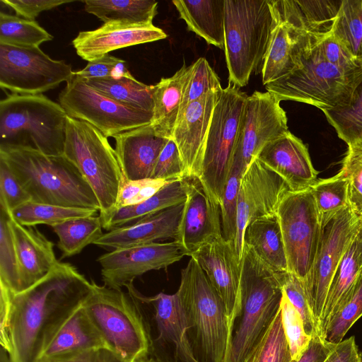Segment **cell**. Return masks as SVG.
Returning a JSON list of instances; mask_svg holds the SVG:
<instances>
[{"label": "cell", "mask_w": 362, "mask_h": 362, "mask_svg": "<svg viewBox=\"0 0 362 362\" xmlns=\"http://www.w3.org/2000/svg\"><path fill=\"white\" fill-rule=\"evenodd\" d=\"M92 287L74 266L58 261L35 284L11 292V361L37 362L55 329L82 305Z\"/></svg>", "instance_id": "1"}, {"label": "cell", "mask_w": 362, "mask_h": 362, "mask_svg": "<svg viewBox=\"0 0 362 362\" xmlns=\"http://www.w3.org/2000/svg\"><path fill=\"white\" fill-rule=\"evenodd\" d=\"M34 202L100 210L98 200L78 168L64 155L47 156L30 148L0 151Z\"/></svg>", "instance_id": "2"}, {"label": "cell", "mask_w": 362, "mask_h": 362, "mask_svg": "<svg viewBox=\"0 0 362 362\" xmlns=\"http://www.w3.org/2000/svg\"><path fill=\"white\" fill-rule=\"evenodd\" d=\"M67 114L43 94H11L0 102V151L30 148L64 154Z\"/></svg>", "instance_id": "3"}, {"label": "cell", "mask_w": 362, "mask_h": 362, "mask_svg": "<svg viewBox=\"0 0 362 362\" xmlns=\"http://www.w3.org/2000/svg\"><path fill=\"white\" fill-rule=\"evenodd\" d=\"M275 23L269 0H225L224 51L229 84L245 86L262 66Z\"/></svg>", "instance_id": "4"}, {"label": "cell", "mask_w": 362, "mask_h": 362, "mask_svg": "<svg viewBox=\"0 0 362 362\" xmlns=\"http://www.w3.org/2000/svg\"><path fill=\"white\" fill-rule=\"evenodd\" d=\"M284 273L274 272L244 245L240 262V320L226 362H242L269 325L283 294Z\"/></svg>", "instance_id": "5"}, {"label": "cell", "mask_w": 362, "mask_h": 362, "mask_svg": "<svg viewBox=\"0 0 362 362\" xmlns=\"http://www.w3.org/2000/svg\"><path fill=\"white\" fill-rule=\"evenodd\" d=\"M176 293L202 362H226L233 333L228 326L225 305L205 272L192 257L182 269Z\"/></svg>", "instance_id": "6"}, {"label": "cell", "mask_w": 362, "mask_h": 362, "mask_svg": "<svg viewBox=\"0 0 362 362\" xmlns=\"http://www.w3.org/2000/svg\"><path fill=\"white\" fill-rule=\"evenodd\" d=\"M93 189L104 227L117 210L124 180L115 149L90 124L67 116L64 154Z\"/></svg>", "instance_id": "7"}, {"label": "cell", "mask_w": 362, "mask_h": 362, "mask_svg": "<svg viewBox=\"0 0 362 362\" xmlns=\"http://www.w3.org/2000/svg\"><path fill=\"white\" fill-rule=\"evenodd\" d=\"M82 307L108 349L126 362L148 357L151 344L144 320L130 295L92 281Z\"/></svg>", "instance_id": "8"}, {"label": "cell", "mask_w": 362, "mask_h": 362, "mask_svg": "<svg viewBox=\"0 0 362 362\" xmlns=\"http://www.w3.org/2000/svg\"><path fill=\"white\" fill-rule=\"evenodd\" d=\"M303 66L286 78L266 84L280 102L293 100L322 112L341 106L362 81V69L346 70L327 62L316 46L303 61Z\"/></svg>", "instance_id": "9"}, {"label": "cell", "mask_w": 362, "mask_h": 362, "mask_svg": "<svg viewBox=\"0 0 362 362\" xmlns=\"http://www.w3.org/2000/svg\"><path fill=\"white\" fill-rule=\"evenodd\" d=\"M247 95L228 84L219 94L211 117L199 178L219 205L233 165L240 121Z\"/></svg>", "instance_id": "10"}, {"label": "cell", "mask_w": 362, "mask_h": 362, "mask_svg": "<svg viewBox=\"0 0 362 362\" xmlns=\"http://www.w3.org/2000/svg\"><path fill=\"white\" fill-rule=\"evenodd\" d=\"M59 95L70 117L86 122L106 137L151 124L153 113L116 101L88 86L74 72Z\"/></svg>", "instance_id": "11"}, {"label": "cell", "mask_w": 362, "mask_h": 362, "mask_svg": "<svg viewBox=\"0 0 362 362\" xmlns=\"http://www.w3.org/2000/svg\"><path fill=\"white\" fill-rule=\"evenodd\" d=\"M286 256L288 272L303 283L317 252L322 229L310 188L288 191L277 210Z\"/></svg>", "instance_id": "12"}, {"label": "cell", "mask_w": 362, "mask_h": 362, "mask_svg": "<svg viewBox=\"0 0 362 362\" xmlns=\"http://www.w3.org/2000/svg\"><path fill=\"white\" fill-rule=\"evenodd\" d=\"M361 227L362 221L348 206L322 230L313 264L302 283L317 332L332 279L344 253Z\"/></svg>", "instance_id": "13"}, {"label": "cell", "mask_w": 362, "mask_h": 362, "mask_svg": "<svg viewBox=\"0 0 362 362\" xmlns=\"http://www.w3.org/2000/svg\"><path fill=\"white\" fill-rule=\"evenodd\" d=\"M73 74L71 64L52 59L40 47L0 45V86L13 94H42Z\"/></svg>", "instance_id": "14"}, {"label": "cell", "mask_w": 362, "mask_h": 362, "mask_svg": "<svg viewBox=\"0 0 362 362\" xmlns=\"http://www.w3.org/2000/svg\"><path fill=\"white\" fill-rule=\"evenodd\" d=\"M287 132V117L280 101L267 91H255L245 103L233 162L245 173L268 143Z\"/></svg>", "instance_id": "15"}, {"label": "cell", "mask_w": 362, "mask_h": 362, "mask_svg": "<svg viewBox=\"0 0 362 362\" xmlns=\"http://www.w3.org/2000/svg\"><path fill=\"white\" fill-rule=\"evenodd\" d=\"M291 191L285 181L257 158L243 175L238 199L237 233L235 251L240 264L244 233L252 221L276 214L284 196Z\"/></svg>", "instance_id": "16"}, {"label": "cell", "mask_w": 362, "mask_h": 362, "mask_svg": "<svg viewBox=\"0 0 362 362\" xmlns=\"http://www.w3.org/2000/svg\"><path fill=\"white\" fill-rule=\"evenodd\" d=\"M185 255L175 240L153 242L114 249L99 256L97 262L101 267L104 285L122 289L144 274L165 269Z\"/></svg>", "instance_id": "17"}, {"label": "cell", "mask_w": 362, "mask_h": 362, "mask_svg": "<svg viewBox=\"0 0 362 362\" xmlns=\"http://www.w3.org/2000/svg\"><path fill=\"white\" fill-rule=\"evenodd\" d=\"M125 287L152 308V322H144L146 328L153 326L157 332L151 341L149 354H156L163 345L172 344L176 362H201L190 342L188 321L177 293L160 292L149 297L139 292L133 283Z\"/></svg>", "instance_id": "18"}, {"label": "cell", "mask_w": 362, "mask_h": 362, "mask_svg": "<svg viewBox=\"0 0 362 362\" xmlns=\"http://www.w3.org/2000/svg\"><path fill=\"white\" fill-rule=\"evenodd\" d=\"M184 180L187 197L175 241L185 255L191 257L203 245L223 236L221 209L199 178Z\"/></svg>", "instance_id": "19"}, {"label": "cell", "mask_w": 362, "mask_h": 362, "mask_svg": "<svg viewBox=\"0 0 362 362\" xmlns=\"http://www.w3.org/2000/svg\"><path fill=\"white\" fill-rule=\"evenodd\" d=\"M190 257L197 262L221 298L229 328L233 333L235 322L241 313L240 264L234 245L221 236L201 246Z\"/></svg>", "instance_id": "20"}, {"label": "cell", "mask_w": 362, "mask_h": 362, "mask_svg": "<svg viewBox=\"0 0 362 362\" xmlns=\"http://www.w3.org/2000/svg\"><path fill=\"white\" fill-rule=\"evenodd\" d=\"M221 90L210 91L190 103L175 124L171 139L178 149L186 177H200L206 137Z\"/></svg>", "instance_id": "21"}, {"label": "cell", "mask_w": 362, "mask_h": 362, "mask_svg": "<svg viewBox=\"0 0 362 362\" xmlns=\"http://www.w3.org/2000/svg\"><path fill=\"white\" fill-rule=\"evenodd\" d=\"M257 158L279 175L291 191L308 189L318 180L307 146L289 131L268 143Z\"/></svg>", "instance_id": "22"}, {"label": "cell", "mask_w": 362, "mask_h": 362, "mask_svg": "<svg viewBox=\"0 0 362 362\" xmlns=\"http://www.w3.org/2000/svg\"><path fill=\"white\" fill-rule=\"evenodd\" d=\"M166 37L167 34L153 24L110 22L93 30L79 32L72 40V45L81 58L90 62L116 49L163 40Z\"/></svg>", "instance_id": "23"}, {"label": "cell", "mask_w": 362, "mask_h": 362, "mask_svg": "<svg viewBox=\"0 0 362 362\" xmlns=\"http://www.w3.org/2000/svg\"><path fill=\"white\" fill-rule=\"evenodd\" d=\"M274 19L276 23L270 45L261 66L264 86L286 78L301 69L303 66V59L322 40L293 28L275 16Z\"/></svg>", "instance_id": "24"}, {"label": "cell", "mask_w": 362, "mask_h": 362, "mask_svg": "<svg viewBox=\"0 0 362 362\" xmlns=\"http://www.w3.org/2000/svg\"><path fill=\"white\" fill-rule=\"evenodd\" d=\"M114 138L115 151L124 178L151 179L158 158L168 139L157 136L151 124L124 132Z\"/></svg>", "instance_id": "25"}, {"label": "cell", "mask_w": 362, "mask_h": 362, "mask_svg": "<svg viewBox=\"0 0 362 362\" xmlns=\"http://www.w3.org/2000/svg\"><path fill=\"white\" fill-rule=\"evenodd\" d=\"M108 348L82 305L55 329L37 362H53L98 348Z\"/></svg>", "instance_id": "26"}, {"label": "cell", "mask_w": 362, "mask_h": 362, "mask_svg": "<svg viewBox=\"0 0 362 362\" xmlns=\"http://www.w3.org/2000/svg\"><path fill=\"white\" fill-rule=\"evenodd\" d=\"M184 203L146 216L129 225L103 233L95 243L103 247L120 248L177 238Z\"/></svg>", "instance_id": "27"}, {"label": "cell", "mask_w": 362, "mask_h": 362, "mask_svg": "<svg viewBox=\"0 0 362 362\" xmlns=\"http://www.w3.org/2000/svg\"><path fill=\"white\" fill-rule=\"evenodd\" d=\"M10 223L18 259L21 292L45 276L59 260L54 243L36 228L21 225L11 215Z\"/></svg>", "instance_id": "28"}, {"label": "cell", "mask_w": 362, "mask_h": 362, "mask_svg": "<svg viewBox=\"0 0 362 362\" xmlns=\"http://www.w3.org/2000/svg\"><path fill=\"white\" fill-rule=\"evenodd\" d=\"M274 16L320 40L331 34L341 1L273 0Z\"/></svg>", "instance_id": "29"}, {"label": "cell", "mask_w": 362, "mask_h": 362, "mask_svg": "<svg viewBox=\"0 0 362 362\" xmlns=\"http://www.w3.org/2000/svg\"><path fill=\"white\" fill-rule=\"evenodd\" d=\"M361 274L362 227L344 253L330 284L318 325V334L322 339L331 320L351 296Z\"/></svg>", "instance_id": "30"}, {"label": "cell", "mask_w": 362, "mask_h": 362, "mask_svg": "<svg viewBox=\"0 0 362 362\" xmlns=\"http://www.w3.org/2000/svg\"><path fill=\"white\" fill-rule=\"evenodd\" d=\"M192 64H185L169 78L154 85L153 119L151 125L158 136L171 139L182 100L184 87Z\"/></svg>", "instance_id": "31"}, {"label": "cell", "mask_w": 362, "mask_h": 362, "mask_svg": "<svg viewBox=\"0 0 362 362\" xmlns=\"http://www.w3.org/2000/svg\"><path fill=\"white\" fill-rule=\"evenodd\" d=\"M173 4L189 30L224 49L225 0H173Z\"/></svg>", "instance_id": "32"}, {"label": "cell", "mask_w": 362, "mask_h": 362, "mask_svg": "<svg viewBox=\"0 0 362 362\" xmlns=\"http://www.w3.org/2000/svg\"><path fill=\"white\" fill-rule=\"evenodd\" d=\"M244 245L274 272H288L281 230L276 214L257 218L249 223L244 233Z\"/></svg>", "instance_id": "33"}, {"label": "cell", "mask_w": 362, "mask_h": 362, "mask_svg": "<svg viewBox=\"0 0 362 362\" xmlns=\"http://www.w3.org/2000/svg\"><path fill=\"white\" fill-rule=\"evenodd\" d=\"M186 197L184 179L170 182L146 201L117 209L103 228L109 231L129 225L146 216L184 203Z\"/></svg>", "instance_id": "34"}, {"label": "cell", "mask_w": 362, "mask_h": 362, "mask_svg": "<svg viewBox=\"0 0 362 362\" xmlns=\"http://www.w3.org/2000/svg\"><path fill=\"white\" fill-rule=\"evenodd\" d=\"M83 2L85 11L103 23L150 25L157 14L158 2L154 0H86Z\"/></svg>", "instance_id": "35"}, {"label": "cell", "mask_w": 362, "mask_h": 362, "mask_svg": "<svg viewBox=\"0 0 362 362\" xmlns=\"http://www.w3.org/2000/svg\"><path fill=\"white\" fill-rule=\"evenodd\" d=\"M84 81L116 101L153 113L154 85H146L135 78L126 77L90 79Z\"/></svg>", "instance_id": "36"}, {"label": "cell", "mask_w": 362, "mask_h": 362, "mask_svg": "<svg viewBox=\"0 0 362 362\" xmlns=\"http://www.w3.org/2000/svg\"><path fill=\"white\" fill-rule=\"evenodd\" d=\"M52 228L59 238L57 247L62 253L60 259L79 254L103 234L100 216L74 218Z\"/></svg>", "instance_id": "37"}, {"label": "cell", "mask_w": 362, "mask_h": 362, "mask_svg": "<svg viewBox=\"0 0 362 362\" xmlns=\"http://www.w3.org/2000/svg\"><path fill=\"white\" fill-rule=\"evenodd\" d=\"M97 211L95 209L65 207L30 201L13 209L10 215L22 226L48 225L52 227L71 219L94 216Z\"/></svg>", "instance_id": "38"}, {"label": "cell", "mask_w": 362, "mask_h": 362, "mask_svg": "<svg viewBox=\"0 0 362 362\" xmlns=\"http://www.w3.org/2000/svg\"><path fill=\"white\" fill-rule=\"evenodd\" d=\"M348 185V180L339 171L333 177L318 180L310 187L322 230L340 211L349 206Z\"/></svg>", "instance_id": "39"}, {"label": "cell", "mask_w": 362, "mask_h": 362, "mask_svg": "<svg viewBox=\"0 0 362 362\" xmlns=\"http://www.w3.org/2000/svg\"><path fill=\"white\" fill-rule=\"evenodd\" d=\"M242 362H295L284 331L280 307Z\"/></svg>", "instance_id": "40"}, {"label": "cell", "mask_w": 362, "mask_h": 362, "mask_svg": "<svg viewBox=\"0 0 362 362\" xmlns=\"http://www.w3.org/2000/svg\"><path fill=\"white\" fill-rule=\"evenodd\" d=\"M331 33L354 57L362 59V0L341 1Z\"/></svg>", "instance_id": "41"}, {"label": "cell", "mask_w": 362, "mask_h": 362, "mask_svg": "<svg viewBox=\"0 0 362 362\" xmlns=\"http://www.w3.org/2000/svg\"><path fill=\"white\" fill-rule=\"evenodd\" d=\"M53 36L35 21L0 13V45L18 47H39Z\"/></svg>", "instance_id": "42"}, {"label": "cell", "mask_w": 362, "mask_h": 362, "mask_svg": "<svg viewBox=\"0 0 362 362\" xmlns=\"http://www.w3.org/2000/svg\"><path fill=\"white\" fill-rule=\"evenodd\" d=\"M323 112L338 137L347 145L362 139V81L346 103Z\"/></svg>", "instance_id": "43"}, {"label": "cell", "mask_w": 362, "mask_h": 362, "mask_svg": "<svg viewBox=\"0 0 362 362\" xmlns=\"http://www.w3.org/2000/svg\"><path fill=\"white\" fill-rule=\"evenodd\" d=\"M0 284L13 293L20 291L18 259L10 223L9 212H0Z\"/></svg>", "instance_id": "44"}, {"label": "cell", "mask_w": 362, "mask_h": 362, "mask_svg": "<svg viewBox=\"0 0 362 362\" xmlns=\"http://www.w3.org/2000/svg\"><path fill=\"white\" fill-rule=\"evenodd\" d=\"M192 65V72L184 87L178 118L190 103L210 91H219L223 89L218 75L205 58H199Z\"/></svg>", "instance_id": "45"}, {"label": "cell", "mask_w": 362, "mask_h": 362, "mask_svg": "<svg viewBox=\"0 0 362 362\" xmlns=\"http://www.w3.org/2000/svg\"><path fill=\"white\" fill-rule=\"evenodd\" d=\"M243 173L240 165L233 161L220 204L223 237L234 247L237 233L238 192Z\"/></svg>", "instance_id": "46"}, {"label": "cell", "mask_w": 362, "mask_h": 362, "mask_svg": "<svg viewBox=\"0 0 362 362\" xmlns=\"http://www.w3.org/2000/svg\"><path fill=\"white\" fill-rule=\"evenodd\" d=\"M339 170L348 180L349 204L362 221V139L349 144Z\"/></svg>", "instance_id": "47"}, {"label": "cell", "mask_w": 362, "mask_h": 362, "mask_svg": "<svg viewBox=\"0 0 362 362\" xmlns=\"http://www.w3.org/2000/svg\"><path fill=\"white\" fill-rule=\"evenodd\" d=\"M362 317V274L354 286L353 292L329 324L324 339L338 344L354 324Z\"/></svg>", "instance_id": "48"}, {"label": "cell", "mask_w": 362, "mask_h": 362, "mask_svg": "<svg viewBox=\"0 0 362 362\" xmlns=\"http://www.w3.org/2000/svg\"><path fill=\"white\" fill-rule=\"evenodd\" d=\"M281 321L292 359L297 361L308 349L312 337L304 327L303 321L283 291L280 303Z\"/></svg>", "instance_id": "49"}, {"label": "cell", "mask_w": 362, "mask_h": 362, "mask_svg": "<svg viewBox=\"0 0 362 362\" xmlns=\"http://www.w3.org/2000/svg\"><path fill=\"white\" fill-rule=\"evenodd\" d=\"M282 288L291 303L299 313L306 333L311 337L318 335L317 324L300 281L293 274L286 272Z\"/></svg>", "instance_id": "50"}, {"label": "cell", "mask_w": 362, "mask_h": 362, "mask_svg": "<svg viewBox=\"0 0 362 362\" xmlns=\"http://www.w3.org/2000/svg\"><path fill=\"white\" fill-rule=\"evenodd\" d=\"M75 74L83 80L105 78H134L128 70L124 60L110 54L88 62L83 69Z\"/></svg>", "instance_id": "51"}, {"label": "cell", "mask_w": 362, "mask_h": 362, "mask_svg": "<svg viewBox=\"0 0 362 362\" xmlns=\"http://www.w3.org/2000/svg\"><path fill=\"white\" fill-rule=\"evenodd\" d=\"M30 201V196L5 160L0 158V208L10 213Z\"/></svg>", "instance_id": "52"}, {"label": "cell", "mask_w": 362, "mask_h": 362, "mask_svg": "<svg viewBox=\"0 0 362 362\" xmlns=\"http://www.w3.org/2000/svg\"><path fill=\"white\" fill-rule=\"evenodd\" d=\"M185 177V168L177 146L170 139L158 158L151 179L172 182Z\"/></svg>", "instance_id": "53"}, {"label": "cell", "mask_w": 362, "mask_h": 362, "mask_svg": "<svg viewBox=\"0 0 362 362\" xmlns=\"http://www.w3.org/2000/svg\"><path fill=\"white\" fill-rule=\"evenodd\" d=\"M316 47L322 57L333 65L346 70L362 69V59L354 57L332 33L322 40Z\"/></svg>", "instance_id": "54"}, {"label": "cell", "mask_w": 362, "mask_h": 362, "mask_svg": "<svg viewBox=\"0 0 362 362\" xmlns=\"http://www.w3.org/2000/svg\"><path fill=\"white\" fill-rule=\"evenodd\" d=\"M73 1L69 0H1V3L12 8L18 16L30 21H35L42 11Z\"/></svg>", "instance_id": "55"}, {"label": "cell", "mask_w": 362, "mask_h": 362, "mask_svg": "<svg viewBox=\"0 0 362 362\" xmlns=\"http://www.w3.org/2000/svg\"><path fill=\"white\" fill-rule=\"evenodd\" d=\"M11 308V291L0 284V342L8 354L11 352L9 324Z\"/></svg>", "instance_id": "56"}, {"label": "cell", "mask_w": 362, "mask_h": 362, "mask_svg": "<svg viewBox=\"0 0 362 362\" xmlns=\"http://www.w3.org/2000/svg\"><path fill=\"white\" fill-rule=\"evenodd\" d=\"M336 346L317 334L313 335L306 351L295 362H325Z\"/></svg>", "instance_id": "57"}, {"label": "cell", "mask_w": 362, "mask_h": 362, "mask_svg": "<svg viewBox=\"0 0 362 362\" xmlns=\"http://www.w3.org/2000/svg\"><path fill=\"white\" fill-rule=\"evenodd\" d=\"M325 362H362L355 337L351 336L337 344Z\"/></svg>", "instance_id": "58"}, {"label": "cell", "mask_w": 362, "mask_h": 362, "mask_svg": "<svg viewBox=\"0 0 362 362\" xmlns=\"http://www.w3.org/2000/svg\"><path fill=\"white\" fill-rule=\"evenodd\" d=\"M53 362H126L108 348L91 349L77 355Z\"/></svg>", "instance_id": "59"}, {"label": "cell", "mask_w": 362, "mask_h": 362, "mask_svg": "<svg viewBox=\"0 0 362 362\" xmlns=\"http://www.w3.org/2000/svg\"><path fill=\"white\" fill-rule=\"evenodd\" d=\"M0 362H12L8 353L1 347Z\"/></svg>", "instance_id": "60"}, {"label": "cell", "mask_w": 362, "mask_h": 362, "mask_svg": "<svg viewBox=\"0 0 362 362\" xmlns=\"http://www.w3.org/2000/svg\"><path fill=\"white\" fill-rule=\"evenodd\" d=\"M134 362H160V361H158L151 357H146V358L139 359Z\"/></svg>", "instance_id": "61"}, {"label": "cell", "mask_w": 362, "mask_h": 362, "mask_svg": "<svg viewBox=\"0 0 362 362\" xmlns=\"http://www.w3.org/2000/svg\"><path fill=\"white\" fill-rule=\"evenodd\" d=\"M360 354H361V359H362V351L360 352Z\"/></svg>", "instance_id": "62"}]
</instances>
